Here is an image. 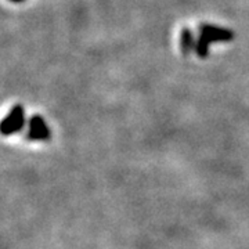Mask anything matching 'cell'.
I'll use <instances>...</instances> for the list:
<instances>
[{
    "instance_id": "6da1fadb",
    "label": "cell",
    "mask_w": 249,
    "mask_h": 249,
    "mask_svg": "<svg viewBox=\"0 0 249 249\" xmlns=\"http://www.w3.org/2000/svg\"><path fill=\"white\" fill-rule=\"evenodd\" d=\"M22 124H24V109L17 107L16 109H13V112L3 121L1 133H3V136L17 133L18 130L22 127Z\"/></svg>"
},
{
    "instance_id": "7a4b0ae2",
    "label": "cell",
    "mask_w": 249,
    "mask_h": 249,
    "mask_svg": "<svg viewBox=\"0 0 249 249\" xmlns=\"http://www.w3.org/2000/svg\"><path fill=\"white\" fill-rule=\"evenodd\" d=\"M49 129L46 124L39 118L35 116L32 121H31V132H29V139L31 140H46L49 139Z\"/></svg>"
}]
</instances>
